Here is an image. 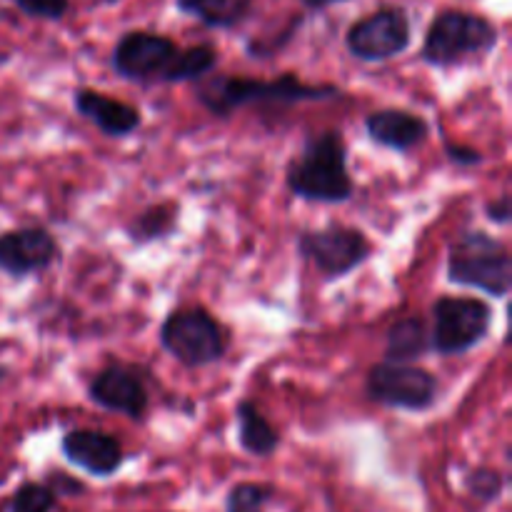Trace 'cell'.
<instances>
[{
  "instance_id": "d6986e66",
  "label": "cell",
  "mask_w": 512,
  "mask_h": 512,
  "mask_svg": "<svg viewBox=\"0 0 512 512\" xmlns=\"http://www.w3.org/2000/svg\"><path fill=\"white\" fill-rule=\"evenodd\" d=\"M218 63V53L213 45H195V48L178 50L173 65H170L165 83H188V80L203 78L205 73L215 68Z\"/></svg>"
},
{
  "instance_id": "8fae6325",
  "label": "cell",
  "mask_w": 512,
  "mask_h": 512,
  "mask_svg": "<svg viewBox=\"0 0 512 512\" xmlns=\"http://www.w3.org/2000/svg\"><path fill=\"white\" fill-rule=\"evenodd\" d=\"M58 258V243L43 228H20L0 235V270L13 278L40 273Z\"/></svg>"
},
{
  "instance_id": "44dd1931",
  "label": "cell",
  "mask_w": 512,
  "mask_h": 512,
  "mask_svg": "<svg viewBox=\"0 0 512 512\" xmlns=\"http://www.w3.org/2000/svg\"><path fill=\"white\" fill-rule=\"evenodd\" d=\"M273 490L265 485L240 483L228 493V512H263Z\"/></svg>"
},
{
  "instance_id": "603a6c76",
  "label": "cell",
  "mask_w": 512,
  "mask_h": 512,
  "mask_svg": "<svg viewBox=\"0 0 512 512\" xmlns=\"http://www.w3.org/2000/svg\"><path fill=\"white\" fill-rule=\"evenodd\" d=\"M468 488L473 490V495H478L480 500H495L503 490V478H500L495 470L480 468L475 473H470Z\"/></svg>"
},
{
  "instance_id": "52a82bcc",
  "label": "cell",
  "mask_w": 512,
  "mask_h": 512,
  "mask_svg": "<svg viewBox=\"0 0 512 512\" xmlns=\"http://www.w3.org/2000/svg\"><path fill=\"white\" fill-rule=\"evenodd\" d=\"M365 393L370 400L388 408L400 410H428L438 395V380L423 368L410 363H378L370 368L365 378Z\"/></svg>"
},
{
  "instance_id": "d4e9b609",
  "label": "cell",
  "mask_w": 512,
  "mask_h": 512,
  "mask_svg": "<svg viewBox=\"0 0 512 512\" xmlns=\"http://www.w3.org/2000/svg\"><path fill=\"white\" fill-rule=\"evenodd\" d=\"M485 213H488V218L493 220V223H500V225L508 223L510 215H512L508 195H503V198H498V200H493V203H488Z\"/></svg>"
},
{
  "instance_id": "7c38bea8",
  "label": "cell",
  "mask_w": 512,
  "mask_h": 512,
  "mask_svg": "<svg viewBox=\"0 0 512 512\" xmlns=\"http://www.w3.org/2000/svg\"><path fill=\"white\" fill-rule=\"evenodd\" d=\"M88 395L100 408L120 413L125 418L140 420L148 410V390H145L143 380L123 365H110V368L100 370L90 383Z\"/></svg>"
},
{
  "instance_id": "484cf974",
  "label": "cell",
  "mask_w": 512,
  "mask_h": 512,
  "mask_svg": "<svg viewBox=\"0 0 512 512\" xmlns=\"http://www.w3.org/2000/svg\"><path fill=\"white\" fill-rule=\"evenodd\" d=\"M445 148H448V155H450V160H455V163H460V165H475V163H480V153L478 150H473V148H458V145H445Z\"/></svg>"
},
{
  "instance_id": "7a4b0ae2",
  "label": "cell",
  "mask_w": 512,
  "mask_h": 512,
  "mask_svg": "<svg viewBox=\"0 0 512 512\" xmlns=\"http://www.w3.org/2000/svg\"><path fill=\"white\" fill-rule=\"evenodd\" d=\"M290 193L315 203H345L355 185L348 173V153L340 133L328 130L308 138L300 158L288 165Z\"/></svg>"
},
{
  "instance_id": "8992f818",
  "label": "cell",
  "mask_w": 512,
  "mask_h": 512,
  "mask_svg": "<svg viewBox=\"0 0 512 512\" xmlns=\"http://www.w3.org/2000/svg\"><path fill=\"white\" fill-rule=\"evenodd\" d=\"M493 323V310L478 298H438L433 305L430 348L440 355H463L480 345Z\"/></svg>"
},
{
  "instance_id": "6da1fadb",
  "label": "cell",
  "mask_w": 512,
  "mask_h": 512,
  "mask_svg": "<svg viewBox=\"0 0 512 512\" xmlns=\"http://www.w3.org/2000/svg\"><path fill=\"white\" fill-rule=\"evenodd\" d=\"M335 85H308L295 73L280 75L278 80H250L238 75H218L198 85V100L218 118H228L238 108L250 103H308V100L335 98Z\"/></svg>"
},
{
  "instance_id": "7402d4cb",
  "label": "cell",
  "mask_w": 512,
  "mask_h": 512,
  "mask_svg": "<svg viewBox=\"0 0 512 512\" xmlns=\"http://www.w3.org/2000/svg\"><path fill=\"white\" fill-rule=\"evenodd\" d=\"M55 505V493L45 485L28 483L15 493L10 512H50Z\"/></svg>"
},
{
  "instance_id": "2e32d148",
  "label": "cell",
  "mask_w": 512,
  "mask_h": 512,
  "mask_svg": "<svg viewBox=\"0 0 512 512\" xmlns=\"http://www.w3.org/2000/svg\"><path fill=\"white\" fill-rule=\"evenodd\" d=\"M430 350V333L420 318H403L390 328L385 355L390 363H413Z\"/></svg>"
},
{
  "instance_id": "3957f363",
  "label": "cell",
  "mask_w": 512,
  "mask_h": 512,
  "mask_svg": "<svg viewBox=\"0 0 512 512\" xmlns=\"http://www.w3.org/2000/svg\"><path fill=\"white\" fill-rule=\"evenodd\" d=\"M450 283L478 288L493 298H505L512 288V258L493 235L475 230L463 233L448 255Z\"/></svg>"
},
{
  "instance_id": "9a60e30c",
  "label": "cell",
  "mask_w": 512,
  "mask_h": 512,
  "mask_svg": "<svg viewBox=\"0 0 512 512\" xmlns=\"http://www.w3.org/2000/svg\"><path fill=\"white\" fill-rule=\"evenodd\" d=\"M75 108H78L83 118L98 125L110 138H123V135H130L133 130L140 128L138 108L123 103V100L108 98V95L98 93V90H78Z\"/></svg>"
},
{
  "instance_id": "9c48e42d",
  "label": "cell",
  "mask_w": 512,
  "mask_h": 512,
  "mask_svg": "<svg viewBox=\"0 0 512 512\" xmlns=\"http://www.w3.org/2000/svg\"><path fill=\"white\" fill-rule=\"evenodd\" d=\"M350 55L365 63H380L403 53L410 45V20L403 10H378L358 20L345 35Z\"/></svg>"
},
{
  "instance_id": "277c9868",
  "label": "cell",
  "mask_w": 512,
  "mask_h": 512,
  "mask_svg": "<svg viewBox=\"0 0 512 512\" xmlns=\"http://www.w3.org/2000/svg\"><path fill=\"white\" fill-rule=\"evenodd\" d=\"M495 43H498V30L490 20L463 10H448L438 15L428 28L423 60L435 68H450L490 53Z\"/></svg>"
},
{
  "instance_id": "cb8c5ba5",
  "label": "cell",
  "mask_w": 512,
  "mask_h": 512,
  "mask_svg": "<svg viewBox=\"0 0 512 512\" xmlns=\"http://www.w3.org/2000/svg\"><path fill=\"white\" fill-rule=\"evenodd\" d=\"M15 3L23 13L48 20L63 18L65 10H68V0H15Z\"/></svg>"
},
{
  "instance_id": "5b68a950",
  "label": "cell",
  "mask_w": 512,
  "mask_h": 512,
  "mask_svg": "<svg viewBox=\"0 0 512 512\" xmlns=\"http://www.w3.org/2000/svg\"><path fill=\"white\" fill-rule=\"evenodd\" d=\"M160 343L188 368L218 363L228 350V338L218 320L203 308H183L168 315L160 328Z\"/></svg>"
},
{
  "instance_id": "ffe728a7",
  "label": "cell",
  "mask_w": 512,
  "mask_h": 512,
  "mask_svg": "<svg viewBox=\"0 0 512 512\" xmlns=\"http://www.w3.org/2000/svg\"><path fill=\"white\" fill-rule=\"evenodd\" d=\"M173 225H175V205H155V208H148L143 215L135 218V223L130 225L128 233L130 238L138 240V243H148V240L168 235Z\"/></svg>"
},
{
  "instance_id": "5bb4252c",
  "label": "cell",
  "mask_w": 512,
  "mask_h": 512,
  "mask_svg": "<svg viewBox=\"0 0 512 512\" xmlns=\"http://www.w3.org/2000/svg\"><path fill=\"white\" fill-rule=\"evenodd\" d=\"M365 130L378 145L390 150H413L428 138L430 125L408 110H378L365 120Z\"/></svg>"
},
{
  "instance_id": "30bf717a",
  "label": "cell",
  "mask_w": 512,
  "mask_h": 512,
  "mask_svg": "<svg viewBox=\"0 0 512 512\" xmlns=\"http://www.w3.org/2000/svg\"><path fill=\"white\" fill-rule=\"evenodd\" d=\"M175 55H178V45L165 35L133 30V33H125L115 45L113 68L125 80L165 83V75H168Z\"/></svg>"
},
{
  "instance_id": "ac0fdd59",
  "label": "cell",
  "mask_w": 512,
  "mask_h": 512,
  "mask_svg": "<svg viewBox=\"0 0 512 512\" xmlns=\"http://www.w3.org/2000/svg\"><path fill=\"white\" fill-rule=\"evenodd\" d=\"M178 8L210 28H233L250 10V0H178Z\"/></svg>"
},
{
  "instance_id": "4316f807",
  "label": "cell",
  "mask_w": 512,
  "mask_h": 512,
  "mask_svg": "<svg viewBox=\"0 0 512 512\" xmlns=\"http://www.w3.org/2000/svg\"><path fill=\"white\" fill-rule=\"evenodd\" d=\"M305 5H308V8H313V10H323V8H328V5H333V3H343V0H303Z\"/></svg>"
},
{
  "instance_id": "4fadbf2b",
  "label": "cell",
  "mask_w": 512,
  "mask_h": 512,
  "mask_svg": "<svg viewBox=\"0 0 512 512\" xmlns=\"http://www.w3.org/2000/svg\"><path fill=\"white\" fill-rule=\"evenodd\" d=\"M63 455L90 475H113L123 463V448L118 440L98 430H73L63 438Z\"/></svg>"
},
{
  "instance_id": "e0dca14e",
  "label": "cell",
  "mask_w": 512,
  "mask_h": 512,
  "mask_svg": "<svg viewBox=\"0 0 512 512\" xmlns=\"http://www.w3.org/2000/svg\"><path fill=\"white\" fill-rule=\"evenodd\" d=\"M235 415H238L240 445H243L250 455L265 458V455L275 453V448H278V433H275L273 425L260 415V410L255 408L253 400L238 403Z\"/></svg>"
},
{
  "instance_id": "ba28073f",
  "label": "cell",
  "mask_w": 512,
  "mask_h": 512,
  "mask_svg": "<svg viewBox=\"0 0 512 512\" xmlns=\"http://www.w3.org/2000/svg\"><path fill=\"white\" fill-rule=\"evenodd\" d=\"M300 253L325 275L343 278L370 258V243L358 228L328 225L320 230H308L300 235Z\"/></svg>"
}]
</instances>
